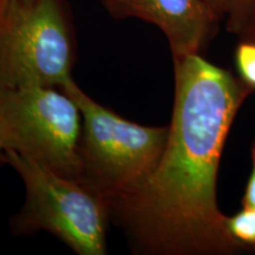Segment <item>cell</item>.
I'll list each match as a JSON object with an SVG mask.
<instances>
[{
    "label": "cell",
    "instance_id": "obj_1",
    "mask_svg": "<svg viewBox=\"0 0 255 255\" xmlns=\"http://www.w3.org/2000/svg\"><path fill=\"white\" fill-rule=\"evenodd\" d=\"M173 59L174 108L163 154L141 184L110 201L111 222L139 254H238L245 248L228 231L216 184L228 132L254 89L200 53Z\"/></svg>",
    "mask_w": 255,
    "mask_h": 255
},
{
    "label": "cell",
    "instance_id": "obj_2",
    "mask_svg": "<svg viewBox=\"0 0 255 255\" xmlns=\"http://www.w3.org/2000/svg\"><path fill=\"white\" fill-rule=\"evenodd\" d=\"M60 89L82 115L78 180L109 201L141 184L163 154L169 126L148 127L124 119L85 94L73 78Z\"/></svg>",
    "mask_w": 255,
    "mask_h": 255
},
{
    "label": "cell",
    "instance_id": "obj_3",
    "mask_svg": "<svg viewBox=\"0 0 255 255\" xmlns=\"http://www.w3.org/2000/svg\"><path fill=\"white\" fill-rule=\"evenodd\" d=\"M4 162L23 180L25 202L11 219L15 235L47 232L78 255H105L110 201L76 178L59 175L12 150Z\"/></svg>",
    "mask_w": 255,
    "mask_h": 255
},
{
    "label": "cell",
    "instance_id": "obj_4",
    "mask_svg": "<svg viewBox=\"0 0 255 255\" xmlns=\"http://www.w3.org/2000/svg\"><path fill=\"white\" fill-rule=\"evenodd\" d=\"M75 33L63 0H7L0 19V90L62 88L72 78Z\"/></svg>",
    "mask_w": 255,
    "mask_h": 255
},
{
    "label": "cell",
    "instance_id": "obj_5",
    "mask_svg": "<svg viewBox=\"0 0 255 255\" xmlns=\"http://www.w3.org/2000/svg\"><path fill=\"white\" fill-rule=\"evenodd\" d=\"M81 131L78 105L62 89L36 85L0 90V141L5 151L78 180Z\"/></svg>",
    "mask_w": 255,
    "mask_h": 255
},
{
    "label": "cell",
    "instance_id": "obj_6",
    "mask_svg": "<svg viewBox=\"0 0 255 255\" xmlns=\"http://www.w3.org/2000/svg\"><path fill=\"white\" fill-rule=\"evenodd\" d=\"M116 19L137 18L155 25L167 38L173 57L200 53L220 19L202 0H101Z\"/></svg>",
    "mask_w": 255,
    "mask_h": 255
},
{
    "label": "cell",
    "instance_id": "obj_7",
    "mask_svg": "<svg viewBox=\"0 0 255 255\" xmlns=\"http://www.w3.org/2000/svg\"><path fill=\"white\" fill-rule=\"evenodd\" d=\"M227 227L239 245L245 250L255 251V208L244 207L235 215L228 216Z\"/></svg>",
    "mask_w": 255,
    "mask_h": 255
},
{
    "label": "cell",
    "instance_id": "obj_8",
    "mask_svg": "<svg viewBox=\"0 0 255 255\" xmlns=\"http://www.w3.org/2000/svg\"><path fill=\"white\" fill-rule=\"evenodd\" d=\"M235 65L240 78L255 91V43L240 41L235 51Z\"/></svg>",
    "mask_w": 255,
    "mask_h": 255
},
{
    "label": "cell",
    "instance_id": "obj_9",
    "mask_svg": "<svg viewBox=\"0 0 255 255\" xmlns=\"http://www.w3.org/2000/svg\"><path fill=\"white\" fill-rule=\"evenodd\" d=\"M254 7L255 0H235L227 15V30L235 34L240 33Z\"/></svg>",
    "mask_w": 255,
    "mask_h": 255
},
{
    "label": "cell",
    "instance_id": "obj_10",
    "mask_svg": "<svg viewBox=\"0 0 255 255\" xmlns=\"http://www.w3.org/2000/svg\"><path fill=\"white\" fill-rule=\"evenodd\" d=\"M252 171L242 197V207L255 208V143L252 146Z\"/></svg>",
    "mask_w": 255,
    "mask_h": 255
},
{
    "label": "cell",
    "instance_id": "obj_11",
    "mask_svg": "<svg viewBox=\"0 0 255 255\" xmlns=\"http://www.w3.org/2000/svg\"><path fill=\"white\" fill-rule=\"evenodd\" d=\"M208 7L214 12V14L220 20L223 17H227L234 5L235 0H202Z\"/></svg>",
    "mask_w": 255,
    "mask_h": 255
},
{
    "label": "cell",
    "instance_id": "obj_12",
    "mask_svg": "<svg viewBox=\"0 0 255 255\" xmlns=\"http://www.w3.org/2000/svg\"><path fill=\"white\" fill-rule=\"evenodd\" d=\"M238 36H240L241 40L255 43V7L251 12L250 17H248L246 23H245L244 27H242V30Z\"/></svg>",
    "mask_w": 255,
    "mask_h": 255
},
{
    "label": "cell",
    "instance_id": "obj_13",
    "mask_svg": "<svg viewBox=\"0 0 255 255\" xmlns=\"http://www.w3.org/2000/svg\"><path fill=\"white\" fill-rule=\"evenodd\" d=\"M4 157H5V150H4V146H2L1 141H0V161L4 162Z\"/></svg>",
    "mask_w": 255,
    "mask_h": 255
},
{
    "label": "cell",
    "instance_id": "obj_14",
    "mask_svg": "<svg viewBox=\"0 0 255 255\" xmlns=\"http://www.w3.org/2000/svg\"><path fill=\"white\" fill-rule=\"evenodd\" d=\"M6 5V4H5ZM5 5H0V19H1V15H2V12H4V8H5Z\"/></svg>",
    "mask_w": 255,
    "mask_h": 255
},
{
    "label": "cell",
    "instance_id": "obj_15",
    "mask_svg": "<svg viewBox=\"0 0 255 255\" xmlns=\"http://www.w3.org/2000/svg\"><path fill=\"white\" fill-rule=\"evenodd\" d=\"M7 2V0H0V5H5Z\"/></svg>",
    "mask_w": 255,
    "mask_h": 255
},
{
    "label": "cell",
    "instance_id": "obj_16",
    "mask_svg": "<svg viewBox=\"0 0 255 255\" xmlns=\"http://www.w3.org/2000/svg\"><path fill=\"white\" fill-rule=\"evenodd\" d=\"M254 143H255V141H254Z\"/></svg>",
    "mask_w": 255,
    "mask_h": 255
}]
</instances>
